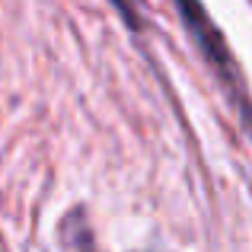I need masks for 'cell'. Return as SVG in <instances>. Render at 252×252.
Wrapping results in <instances>:
<instances>
[{
  "label": "cell",
  "mask_w": 252,
  "mask_h": 252,
  "mask_svg": "<svg viewBox=\"0 0 252 252\" xmlns=\"http://www.w3.org/2000/svg\"><path fill=\"white\" fill-rule=\"evenodd\" d=\"M172 3H176L179 16H182V23H185V32L191 35L195 48L201 51V58L211 64L214 77L220 80L223 90H227V96L233 99L236 112H240V118L246 122V128H249V134H252V109H249V96H246L243 77H240V70H236V61H233V55H230L227 42H223L220 29L211 23V16H208V10L201 6V0H172Z\"/></svg>",
  "instance_id": "1"
},
{
  "label": "cell",
  "mask_w": 252,
  "mask_h": 252,
  "mask_svg": "<svg viewBox=\"0 0 252 252\" xmlns=\"http://www.w3.org/2000/svg\"><path fill=\"white\" fill-rule=\"evenodd\" d=\"M109 3L131 32H144V23H147V16H144V0H109Z\"/></svg>",
  "instance_id": "2"
}]
</instances>
